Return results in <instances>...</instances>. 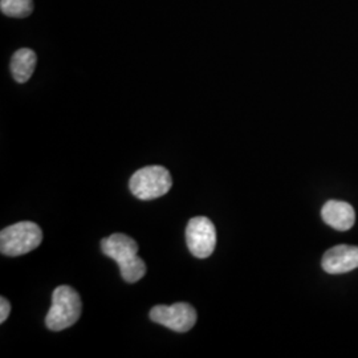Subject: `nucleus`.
I'll return each mask as SVG.
<instances>
[{"instance_id":"nucleus-1","label":"nucleus","mask_w":358,"mask_h":358,"mask_svg":"<svg viewBox=\"0 0 358 358\" xmlns=\"http://www.w3.org/2000/svg\"><path fill=\"white\" fill-rule=\"evenodd\" d=\"M103 254L113 259L120 267L122 279L137 282L146 273V264L138 254V244L125 234H113L101 241Z\"/></svg>"},{"instance_id":"nucleus-2","label":"nucleus","mask_w":358,"mask_h":358,"mask_svg":"<svg viewBox=\"0 0 358 358\" xmlns=\"http://www.w3.org/2000/svg\"><path fill=\"white\" fill-rule=\"evenodd\" d=\"M81 299L69 285H60L52 294V304L45 325L53 332H60L76 324L81 316Z\"/></svg>"},{"instance_id":"nucleus-3","label":"nucleus","mask_w":358,"mask_h":358,"mask_svg":"<svg viewBox=\"0 0 358 358\" xmlns=\"http://www.w3.org/2000/svg\"><path fill=\"white\" fill-rule=\"evenodd\" d=\"M43 241V231L34 222H20L0 232V251L6 256L26 255Z\"/></svg>"},{"instance_id":"nucleus-4","label":"nucleus","mask_w":358,"mask_h":358,"mask_svg":"<svg viewBox=\"0 0 358 358\" xmlns=\"http://www.w3.org/2000/svg\"><path fill=\"white\" fill-rule=\"evenodd\" d=\"M171 186L173 179L169 170L164 166H146L140 169L131 176L129 182L131 194L142 201L161 198L170 192Z\"/></svg>"},{"instance_id":"nucleus-5","label":"nucleus","mask_w":358,"mask_h":358,"mask_svg":"<svg viewBox=\"0 0 358 358\" xmlns=\"http://www.w3.org/2000/svg\"><path fill=\"white\" fill-rule=\"evenodd\" d=\"M186 242L192 256L198 259L208 257L217 245V230L214 223L206 217L190 219L186 229Z\"/></svg>"},{"instance_id":"nucleus-6","label":"nucleus","mask_w":358,"mask_h":358,"mask_svg":"<svg viewBox=\"0 0 358 358\" xmlns=\"http://www.w3.org/2000/svg\"><path fill=\"white\" fill-rule=\"evenodd\" d=\"M150 319L174 332H189L195 325L198 315L187 303H176L173 306H157L150 310Z\"/></svg>"},{"instance_id":"nucleus-7","label":"nucleus","mask_w":358,"mask_h":358,"mask_svg":"<svg viewBox=\"0 0 358 358\" xmlns=\"http://www.w3.org/2000/svg\"><path fill=\"white\" fill-rule=\"evenodd\" d=\"M321 266L331 275L346 273L358 268V247L348 244L334 245L322 256Z\"/></svg>"},{"instance_id":"nucleus-8","label":"nucleus","mask_w":358,"mask_h":358,"mask_svg":"<svg viewBox=\"0 0 358 358\" xmlns=\"http://www.w3.org/2000/svg\"><path fill=\"white\" fill-rule=\"evenodd\" d=\"M321 217L337 231L350 230L356 222L355 208L343 201H328L321 208Z\"/></svg>"},{"instance_id":"nucleus-9","label":"nucleus","mask_w":358,"mask_h":358,"mask_svg":"<svg viewBox=\"0 0 358 358\" xmlns=\"http://www.w3.org/2000/svg\"><path fill=\"white\" fill-rule=\"evenodd\" d=\"M36 63H38V56L32 50L22 48L15 52L10 64L13 80L19 84L27 83L34 75Z\"/></svg>"},{"instance_id":"nucleus-10","label":"nucleus","mask_w":358,"mask_h":358,"mask_svg":"<svg viewBox=\"0 0 358 358\" xmlns=\"http://www.w3.org/2000/svg\"><path fill=\"white\" fill-rule=\"evenodd\" d=\"M0 10L6 16L22 19L34 11L32 0H0Z\"/></svg>"},{"instance_id":"nucleus-11","label":"nucleus","mask_w":358,"mask_h":358,"mask_svg":"<svg viewBox=\"0 0 358 358\" xmlns=\"http://www.w3.org/2000/svg\"><path fill=\"white\" fill-rule=\"evenodd\" d=\"M10 310H11L10 301H8L6 297H1V299H0V322H1V324L7 320V317H8V315H10Z\"/></svg>"}]
</instances>
